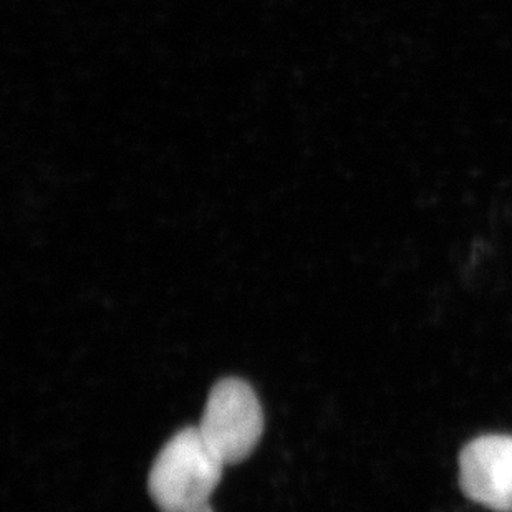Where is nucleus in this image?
<instances>
[{
	"mask_svg": "<svg viewBox=\"0 0 512 512\" xmlns=\"http://www.w3.org/2000/svg\"><path fill=\"white\" fill-rule=\"evenodd\" d=\"M188 512H214L213 508L209 506V504H206V506H203V508L193 509V511Z\"/></svg>",
	"mask_w": 512,
	"mask_h": 512,
	"instance_id": "nucleus-4",
	"label": "nucleus"
},
{
	"mask_svg": "<svg viewBox=\"0 0 512 512\" xmlns=\"http://www.w3.org/2000/svg\"><path fill=\"white\" fill-rule=\"evenodd\" d=\"M199 433L226 466L241 463L261 440L264 415L246 382L226 378L211 390Z\"/></svg>",
	"mask_w": 512,
	"mask_h": 512,
	"instance_id": "nucleus-2",
	"label": "nucleus"
},
{
	"mask_svg": "<svg viewBox=\"0 0 512 512\" xmlns=\"http://www.w3.org/2000/svg\"><path fill=\"white\" fill-rule=\"evenodd\" d=\"M459 486L474 503L512 512V436H479L459 455Z\"/></svg>",
	"mask_w": 512,
	"mask_h": 512,
	"instance_id": "nucleus-3",
	"label": "nucleus"
},
{
	"mask_svg": "<svg viewBox=\"0 0 512 512\" xmlns=\"http://www.w3.org/2000/svg\"><path fill=\"white\" fill-rule=\"evenodd\" d=\"M226 464L203 440L198 428L174 435L151 468L148 488L163 512H188L209 504Z\"/></svg>",
	"mask_w": 512,
	"mask_h": 512,
	"instance_id": "nucleus-1",
	"label": "nucleus"
}]
</instances>
